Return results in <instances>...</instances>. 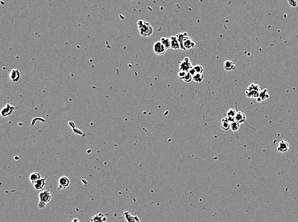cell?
<instances>
[{
    "label": "cell",
    "mask_w": 298,
    "mask_h": 222,
    "mask_svg": "<svg viewBox=\"0 0 298 222\" xmlns=\"http://www.w3.org/2000/svg\"><path fill=\"white\" fill-rule=\"evenodd\" d=\"M71 222H80V220L78 219V218H75V219H73V220Z\"/></svg>",
    "instance_id": "obj_29"
},
{
    "label": "cell",
    "mask_w": 298,
    "mask_h": 222,
    "mask_svg": "<svg viewBox=\"0 0 298 222\" xmlns=\"http://www.w3.org/2000/svg\"><path fill=\"white\" fill-rule=\"evenodd\" d=\"M92 222H105L107 221V218L102 213H99L95 215L91 219Z\"/></svg>",
    "instance_id": "obj_18"
},
{
    "label": "cell",
    "mask_w": 298,
    "mask_h": 222,
    "mask_svg": "<svg viewBox=\"0 0 298 222\" xmlns=\"http://www.w3.org/2000/svg\"><path fill=\"white\" fill-rule=\"evenodd\" d=\"M166 50H167L166 49V48L163 45L162 43H161L159 40L154 44L153 51L154 53L157 55H164L166 53Z\"/></svg>",
    "instance_id": "obj_4"
},
{
    "label": "cell",
    "mask_w": 298,
    "mask_h": 222,
    "mask_svg": "<svg viewBox=\"0 0 298 222\" xmlns=\"http://www.w3.org/2000/svg\"><path fill=\"white\" fill-rule=\"evenodd\" d=\"M195 46H196V43H195L190 37H188L183 43V50H188L194 48Z\"/></svg>",
    "instance_id": "obj_8"
},
{
    "label": "cell",
    "mask_w": 298,
    "mask_h": 222,
    "mask_svg": "<svg viewBox=\"0 0 298 222\" xmlns=\"http://www.w3.org/2000/svg\"><path fill=\"white\" fill-rule=\"evenodd\" d=\"M176 37H177V38L178 41H179V44H180V50H183V43H184V40L186 39L187 37H189V36H188V33L187 32L178 33L177 34Z\"/></svg>",
    "instance_id": "obj_11"
},
{
    "label": "cell",
    "mask_w": 298,
    "mask_h": 222,
    "mask_svg": "<svg viewBox=\"0 0 298 222\" xmlns=\"http://www.w3.org/2000/svg\"><path fill=\"white\" fill-rule=\"evenodd\" d=\"M230 128L233 132H236L240 128V124L236 121H233L230 123Z\"/></svg>",
    "instance_id": "obj_24"
},
{
    "label": "cell",
    "mask_w": 298,
    "mask_h": 222,
    "mask_svg": "<svg viewBox=\"0 0 298 222\" xmlns=\"http://www.w3.org/2000/svg\"><path fill=\"white\" fill-rule=\"evenodd\" d=\"M193 69L194 70L195 73H201V74H203V71H204L203 67L202 66H201V65H196V66H193Z\"/></svg>",
    "instance_id": "obj_25"
},
{
    "label": "cell",
    "mask_w": 298,
    "mask_h": 222,
    "mask_svg": "<svg viewBox=\"0 0 298 222\" xmlns=\"http://www.w3.org/2000/svg\"><path fill=\"white\" fill-rule=\"evenodd\" d=\"M261 91L258 84H251L246 89L245 94L247 97L250 98H257L258 97L260 91Z\"/></svg>",
    "instance_id": "obj_3"
},
{
    "label": "cell",
    "mask_w": 298,
    "mask_h": 222,
    "mask_svg": "<svg viewBox=\"0 0 298 222\" xmlns=\"http://www.w3.org/2000/svg\"><path fill=\"white\" fill-rule=\"evenodd\" d=\"M236 113H237V112H236V111L234 109H229L228 111L227 112V116L226 117L228 118L229 121L230 122V123L235 121V118L236 116Z\"/></svg>",
    "instance_id": "obj_15"
},
{
    "label": "cell",
    "mask_w": 298,
    "mask_h": 222,
    "mask_svg": "<svg viewBox=\"0 0 298 222\" xmlns=\"http://www.w3.org/2000/svg\"><path fill=\"white\" fill-rule=\"evenodd\" d=\"M221 127L224 131H228L230 128V122L229 121L227 117H225L222 119L221 120Z\"/></svg>",
    "instance_id": "obj_20"
},
{
    "label": "cell",
    "mask_w": 298,
    "mask_h": 222,
    "mask_svg": "<svg viewBox=\"0 0 298 222\" xmlns=\"http://www.w3.org/2000/svg\"><path fill=\"white\" fill-rule=\"evenodd\" d=\"M125 216L128 222H140V220L138 217L132 216L129 213H125Z\"/></svg>",
    "instance_id": "obj_21"
},
{
    "label": "cell",
    "mask_w": 298,
    "mask_h": 222,
    "mask_svg": "<svg viewBox=\"0 0 298 222\" xmlns=\"http://www.w3.org/2000/svg\"><path fill=\"white\" fill-rule=\"evenodd\" d=\"M203 78H204V76H203V74L195 73L193 76L192 80H193L194 82H197V83H200V82H201L202 81H203Z\"/></svg>",
    "instance_id": "obj_23"
},
{
    "label": "cell",
    "mask_w": 298,
    "mask_h": 222,
    "mask_svg": "<svg viewBox=\"0 0 298 222\" xmlns=\"http://www.w3.org/2000/svg\"><path fill=\"white\" fill-rule=\"evenodd\" d=\"M277 149L280 152H286L289 149V144L287 141H285V140L282 139L279 143Z\"/></svg>",
    "instance_id": "obj_10"
},
{
    "label": "cell",
    "mask_w": 298,
    "mask_h": 222,
    "mask_svg": "<svg viewBox=\"0 0 298 222\" xmlns=\"http://www.w3.org/2000/svg\"><path fill=\"white\" fill-rule=\"evenodd\" d=\"M159 41L162 43L163 45L166 48V50L170 48V39L168 37H161Z\"/></svg>",
    "instance_id": "obj_22"
},
{
    "label": "cell",
    "mask_w": 298,
    "mask_h": 222,
    "mask_svg": "<svg viewBox=\"0 0 298 222\" xmlns=\"http://www.w3.org/2000/svg\"><path fill=\"white\" fill-rule=\"evenodd\" d=\"M170 48L173 50H179L180 49V44L178 41L176 36H171L170 37Z\"/></svg>",
    "instance_id": "obj_12"
},
{
    "label": "cell",
    "mask_w": 298,
    "mask_h": 222,
    "mask_svg": "<svg viewBox=\"0 0 298 222\" xmlns=\"http://www.w3.org/2000/svg\"><path fill=\"white\" fill-rule=\"evenodd\" d=\"M269 97L270 95L268 93V90L267 89H264L263 90H261L260 91L258 97L256 98V100L258 102H262L267 100V99L269 98Z\"/></svg>",
    "instance_id": "obj_9"
},
{
    "label": "cell",
    "mask_w": 298,
    "mask_h": 222,
    "mask_svg": "<svg viewBox=\"0 0 298 222\" xmlns=\"http://www.w3.org/2000/svg\"><path fill=\"white\" fill-rule=\"evenodd\" d=\"M41 179V177L40 174L39 173H37V172H33L32 173H31L30 175V177H29L30 181L32 184H34L35 182H36L37 181H38Z\"/></svg>",
    "instance_id": "obj_19"
},
{
    "label": "cell",
    "mask_w": 298,
    "mask_h": 222,
    "mask_svg": "<svg viewBox=\"0 0 298 222\" xmlns=\"http://www.w3.org/2000/svg\"><path fill=\"white\" fill-rule=\"evenodd\" d=\"M224 68L226 71H232L236 68V64L233 61L228 60L225 61V62L224 63Z\"/></svg>",
    "instance_id": "obj_16"
},
{
    "label": "cell",
    "mask_w": 298,
    "mask_h": 222,
    "mask_svg": "<svg viewBox=\"0 0 298 222\" xmlns=\"http://www.w3.org/2000/svg\"><path fill=\"white\" fill-rule=\"evenodd\" d=\"M51 193L49 190H44L39 193V201L38 206L40 209H44L46 206L47 204L51 199Z\"/></svg>",
    "instance_id": "obj_2"
},
{
    "label": "cell",
    "mask_w": 298,
    "mask_h": 222,
    "mask_svg": "<svg viewBox=\"0 0 298 222\" xmlns=\"http://www.w3.org/2000/svg\"><path fill=\"white\" fill-rule=\"evenodd\" d=\"M139 33L143 38H147L151 36L154 33V28L149 22L140 19L137 23Z\"/></svg>",
    "instance_id": "obj_1"
},
{
    "label": "cell",
    "mask_w": 298,
    "mask_h": 222,
    "mask_svg": "<svg viewBox=\"0 0 298 222\" xmlns=\"http://www.w3.org/2000/svg\"><path fill=\"white\" fill-rule=\"evenodd\" d=\"M186 71H182V70H180L179 71V73H178V77H179L180 79L181 80H183L185 76H186Z\"/></svg>",
    "instance_id": "obj_27"
},
{
    "label": "cell",
    "mask_w": 298,
    "mask_h": 222,
    "mask_svg": "<svg viewBox=\"0 0 298 222\" xmlns=\"http://www.w3.org/2000/svg\"><path fill=\"white\" fill-rule=\"evenodd\" d=\"M192 79H193V76H192V75H191L189 72H187L186 76H185L183 80L185 82L189 83V82H190L191 80H192Z\"/></svg>",
    "instance_id": "obj_26"
},
{
    "label": "cell",
    "mask_w": 298,
    "mask_h": 222,
    "mask_svg": "<svg viewBox=\"0 0 298 222\" xmlns=\"http://www.w3.org/2000/svg\"><path fill=\"white\" fill-rule=\"evenodd\" d=\"M9 77H10V80H11L12 82H18L19 80L20 72L18 70L14 69L11 71H10Z\"/></svg>",
    "instance_id": "obj_14"
},
{
    "label": "cell",
    "mask_w": 298,
    "mask_h": 222,
    "mask_svg": "<svg viewBox=\"0 0 298 222\" xmlns=\"http://www.w3.org/2000/svg\"><path fill=\"white\" fill-rule=\"evenodd\" d=\"M235 121L238 123L240 125L242 124V123H244L246 120V115L243 112L238 111L237 113H236V116L235 118Z\"/></svg>",
    "instance_id": "obj_13"
},
{
    "label": "cell",
    "mask_w": 298,
    "mask_h": 222,
    "mask_svg": "<svg viewBox=\"0 0 298 222\" xmlns=\"http://www.w3.org/2000/svg\"><path fill=\"white\" fill-rule=\"evenodd\" d=\"M45 180L46 178L41 179L36 182L33 184V187L36 190H40L43 189V187L45 186Z\"/></svg>",
    "instance_id": "obj_17"
},
{
    "label": "cell",
    "mask_w": 298,
    "mask_h": 222,
    "mask_svg": "<svg viewBox=\"0 0 298 222\" xmlns=\"http://www.w3.org/2000/svg\"><path fill=\"white\" fill-rule=\"evenodd\" d=\"M193 67L190 59L188 57L184 58L183 60L179 64V69L186 72H188Z\"/></svg>",
    "instance_id": "obj_5"
},
{
    "label": "cell",
    "mask_w": 298,
    "mask_h": 222,
    "mask_svg": "<svg viewBox=\"0 0 298 222\" xmlns=\"http://www.w3.org/2000/svg\"><path fill=\"white\" fill-rule=\"evenodd\" d=\"M70 184V180L68 177L66 176L60 177L59 179V184H58V189L59 190L66 189L69 186Z\"/></svg>",
    "instance_id": "obj_6"
},
{
    "label": "cell",
    "mask_w": 298,
    "mask_h": 222,
    "mask_svg": "<svg viewBox=\"0 0 298 222\" xmlns=\"http://www.w3.org/2000/svg\"><path fill=\"white\" fill-rule=\"evenodd\" d=\"M288 1H289L290 5L293 6V7H295L297 5V0H288Z\"/></svg>",
    "instance_id": "obj_28"
},
{
    "label": "cell",
    "mask_w": 298,
    "mask_h": 222,
    "mask_svg": "<svg viewBox=\"0 0 298 222\" xmlns=\"http://www.w3.org/2000/svg\"><path fill=\"white\" fill-rule=\"evenodd\" d=\"M15 109V107L13 105L10 104H6L1 111H0V114L2 117H7L9 115L12 113L13 111Z\"/></svg>",
    "instance_id": "obj_7"
}]
</instances>
